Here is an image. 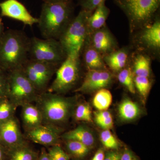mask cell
<instances>
[{"label":"cell","mask_w":160,"mask_h":160,"mask_svg":"<svg viewBox=\"0 0 160 160\" xmlns=\"http://www.w3.org/2000/svg\"><path fill=\"white\" fill-rule=\"evenodd\" d=\"M141 113V109L138 104L128 98L123 100L118 107L119 117L125 122L136 119Z\"/></svg>","instance_id":"19"},{"label":"cell","mask_w":160,"mask_h":160,"mask_svg":"<svg viewBox=\"0 0 160 160\" xmlns=\"http://www.w3.org/2000/svg\"><path fill=\"white\" fill-rule=\"evenodd\" d=\"M21 107L22 121L26 132L42 125V116L37 106L32 103H28Z\"/></svg>","instance_id":"15"},{"label":"cell","mask_w":160,"mask_h":160,"mask_svg":"<svg viewBox=\"0 0 160 160\" xmlns=\"http://www.w3.org/2000/svg\"><path fill=\"white\" fill-rule=\"evenodd\" d=\"M126 14L131 32L151 24L158 12L160 0H114Z\"/></svg>","instance_id":"5"},{"label":"cell","mask_w":160,"mask_h":160,"mask_svg":"<svg viewBox=\"0 0 160 160\" xmlns=\"http://www.w3.org/2000/svg\"><path fill=\"white\" fill-rule=\"evenodd\" d=\"M17 108L9 98L0 102V123L15 116Z\"/></svg>","instance_id":"27"},{"label":"cell","mask_w":160,"mask_h":160,"mask_svg":"<svg viewBox=\"0 0 160 160\" xmlns=\"http://www.w3.org/2000/svg\"><path fill=\"white\" fill-rule=\"evenodd\" d=\"M1 17L10 18L32 27L38 19L32 16L26 7L18 0H5L0 2Z\"/></svg>","instance_id":"11"},{"label":"cell","mask_w":160,"mask_h":160,"mask_svg":"<svg viewBox=\"0 0 160 160\" xmlns=\"http://www.w3.org/2000/svg\"><path fill=\"white\" fill-rule=\"evenodd\" d=\"M37 160H52L49 153L44 148H42L41 152L39 153Z\"/></svg>","instance_id":"38"},{"label":"cell","mask_w":160,"mask_h":160,"mask_svg":"<svg viewBox=\"0 0 160 160\" xmlns=\"http://www.w3.org/2000/svg\"><path fill=\"white\" fill-rule=\"evenodd\" d=\"M65 141L67 153L69 155V157H71L77 160L83 159L90 152L91 149L82 143L73 140Z\"/></svg>","instance_id":"23"},{"label":"cell","mask_w":160,"mask_h":160,"mask_svg":"<svg viewBox=\"0 0 160 160\" xmlns=\"http://www.w3.org/2000/svg\"><path fill=\"white\" fill-rule=\"evenodd\" d=\"M105 150L103 148H100L96 152L91 160H104L105 156Z\"/></svg>","instance_id":"37"},{"label":"cell","mask_w":160,"mask_h":160,"mask_svg":"<svg viewBox=\"0 0 160 160\" xmlns=\"http://www.w3.org/2000/svg\"><path fill=\"white\" fill-rule=\"evenodd\" d=\"M9 160H37L39 153L27 144L8 150Z\"/></svg>","instance_id":"22"},{"label":"cell","mask_w":160,"mask_h":160,"mask_svg":"<svg viewBox=\"0 0 160 160\" xmlns=\"http://www.w3.org/2000/svg\"><path fill=\"white\" fill-rule=\"evenodd\" d=\"M135 89H137L140 94L146 98L151 88V83L149 78L144 77L135 76L134 78Z\"/></svg>","instance_id":"31"},{"label":"cell","mask_w":160,"mask_h":160,"mask_svg":"<svg viewBox=\"0 0 160 160\" xmlns=\"http://www.w3.org/2000/svg\"><path fill=\"white\" fill-rule=\"evenodd\" d=\"M122 153L116 150H109L105 153L104 160H120Z\"/></svg>","instance_id":"36"},{"label":"cell","mask_w":160,"mask_h":160,"mask_svg":"<svg viewBox=\"0 0 160 160\" xmlns=\"http://www.w3.org/2000/svg\"><path fill=\"white\" fill-rule=\"evenodd\" d=\"M140 40L148 48L159 50L160 48V21L157 15L155 21L143 28Z\"/></svg>","instance_id":"16"},{"label":"cell","mask_w":160,"mask_h":160,"mask_svg":"<svg viewBox=\"0 0 160 160\" xmlns=\"http://www.w3.org/2000/svg\"><path fill=\"white\" fill-rule=\"evenodd\" d=\"M5 31H4V24L2 22V17L0 15V38L2 36Z\"/></svg>","instance_id":"40"},{"label":"cell","mask_w":160,"mask_h":160,"mask_svg":"<svg viewBox=\"0 0 160 160\" xmlns=\"http://www.w3.org/2000/svg\"><path fill=\"white\" fill-rule=\"evenodd\" d=\"M61 128L49 125H41L27 132V137L34 143L46 146L59 145Z\"/></svg>","instance_id":"13"},{"label":"cell","mask_w":160,"mask_h":160,"mask_svg":"<svg viewBox=\"0 0 160 160\" xmlns=\"http://www.w3.org/2000/svg\"><path fill=\"white\" fill-rule=\"evenodd\" d=\"M60 65L29 59L22 67L24 73L39 93L47 89Z\"/></svg>","instance_id":"9"},{"label":"cell","mask_w":160,"mask_h":160,"mask_svg":"<svg viewBox=\"0 0 160 160\" xmlns=\"http://www.w3.org/2000/svg\"><path fill=\"white\" fill-rule=\"evenodd\" d=\"M106 0H80L79 4L82 9L93 11L99 5Z\"/></svg>","instance_id":"34"},{"label":"cell","mask_w":160,"mask_h":160,"mask_svg":"<svg viewBox=\"0 0 160 160\" xmlns=\"http://www.w3.org/2000/svg\"><path fill=\"white\" fill-rule=\"evenodd\" d=\"M27 144L15 116L0 123V145L9 150Z\"/></svg>","instance_id":"10"},{"label":"cell","mask_w":160,"mask_h":160,"mask_svg":"<svg viewBox=\"0 0 160 160\" xmlns=\"http://www.w3.org/2000/svg\"><path fill=\"white\" fill-rule=\"evenodd\" d=\"M112 102V95L109 90L104 88L98 90L93 98L92 103L98 111L107 110Z\"/></svg>","instance_id":"25"},{"label":"cell","mask_w":160,"mask_h":160,"mask_svg":"<svg viewBox=\"0 0 160 160\" xmlns=\"http://www.w3.org/2000/svg\"><path fill=\"white\" fill-rule=\"evenodd\" d=\"M67 57L59 40L54 38H30V59L60 65Z\"/></svg>","instance_id":"8"},{"label":"cell","mask_w":160,"mask_h":160,"mask_svg":"<svg viewBox=\"0 0 160 160\" xmlns=\"http://www.w3.org/2000/svg\"><path fill=\"white\" fill-rule=\"evenodd\" d=\"M94 115L96 122L103 129H110L113 127V119L109 111H98L95 112Z\"/></svg>","instance_id":"29"},{"label":"cell","mask_w":160,"mask_h":160,"mask_svg":"<svg viewBox=\"0 0 160 160\" xmlns=\"http://www.w3.org/2000/svg\"><path fill=\"white\" fill-rule=\"evenodd\" d=\"M0 160H9L8 149L0 145Z\"/></svg>","instance_id":"39"},{"label":"cell","mask_w":160,"mask_h":160,"mask_svg":"<svg viewBox=\"0 0 160 160\" xmlns=\"http://www.w3.org/2000/svg\"><path fill=\"white\" fill-rule=\"evenodd\" d=\"M150 70V58L144 54L138 55L134 59L132 71L135 76L149 78Z\"/></svg>","instance_id":"24"},{"label":"cell","mask_w":160,"mask_h":160,"mask_svg":"<svg viewBox=\"0 0 160 160\" xmlns=\"http://www.w3.org/2000/svg\"><path fill=\"white\" fill-rule=\"evenodd\" d=\"M109 13L110 10L106 6L105 2L100 3L90 14L87 20L88 36L93 32L105 26Z\"/></svg>","instance_id":"17"},{"label":"cell","mask_w":160,"mask_h":160,"mask_svg":"<svg viewBox=\"0 0 160 160\" xmlns=\"http://www.w3.org/2000/svg\"><path fill=\"white\" fill-rule=\"evenodd\" d=\"M93 11L82 9L59 39L66 55L80 57L88 37L87 20Z\"/></svg>","instance_id":"4"},{"label":"cell","mask_w":160,"mask_h":160,"mask_svg":"<svg viewBox=\"0 0 160 160\" xmlns=\"http://www.w3.org/2000/svg\"><path fill=\"white\" fill-rule=\"evenodd\" d=\"M48 152L52 160H70L69 155L59 145L49 147Z\"/></svg>","instance_id":"32"},{"label":"cell","mask_w":160,"mask_h":160,"mask_svg":"<svg viewBox=\"0 0 160 160\" xmlns=\"http://www.w3.org/2000/svg\"><path fill=\"white\" fill-rule=\"evenodd\" d=\"M112 82V75L107 69L89 70L82 85L75 92L88 93L106 88Z\"/></svg>","instance_id":"12"},{"label":"cell","mask_w":160,"mask_h":160,"mask_svg":"<svg viewBox=\"0 0 160 160\" xmlns=\"http://www.w3.org/2000/svg\"><path fill=\"white\" fill-rule=\"evenodd\" d=\"M8 72L0 68V102L8 98Z\"/></svg>","instance_id":"33"},{"label":"cell","mask_w":160,"mask_h":160,"mask_svg":"<svg viewBox=\"0 0 160 160\" xmlns=\"http://www.w3.org/2000/svg\"><path fill=\"white\" fill-rule=\"evenodd\" d=\"M83 59L89 70L106 69V64L102 54L92 46L86 47Z\"/></svg>","instance_id":"21"},{"label":"cell","mask_w":160,"mask_h":160,"mask_svg":"<svg viewBox=\"0 0 160 160\" xmlns=\"http://www.w3.org/2000/svg\"><path fill=\"white\" fill-rule=\"evenodd\" d=\"M80 57L67 56L56 72L55 78L48 91L58 94L70 91L76 85L80 78Z\"/></svg>","instance_id":"7"},{"label":"cell","mask_w":160,"mask_h":160,"mask_svg":"<svg viewBox=\"0 0 160 160\" xmlns=\"http://www.w3.org/2000/svg\"><path fill=\"white\" fill-rule=\"evenodd\" d=\"M120 160H138V159L131 150L126 148L121 154Z\"/></svg>","instance_id":"35"},{"label":"cell","mask_w":160,"mask_h":160,"mask_svg":"<svg viewBox=\"0 0 160 160\" xmlns=\"http://www.w3.org/2000/svg\"><path fill=\"white\" fill-rule=\"evenodd\" d=\"M119 82L132 93H135L133 72L130 67L124 68L119 71L118 76Z\"/></svg>","instance_id":"26"},{"label":"cell","mask_w":160,"mask_h":160,"mask_svg":"<svg viewBox=\"0 0 160 160\" xmlns=\"http://www.w3.org/2000/svg\"><path fill=\"white\" fill-rule=\"evenodd\" d=\"M65 141L73 140L82 143L90 149L94 147L95 138L93 133L87 127L79 126L75 129L65 132L61 136Z\"/></svg>","instance_id":"18"},{"label":"cell","mask_w":160,"mask_h":160,"mask_svg":"<svg viewBox=\"0 0 160 160\" xmlns=\"http://www.w3.org/2000/svg\"><path fill=\"white\" fill-rule=\"evenodd\" d=\"M91 34V46L101 54L105 56L116 50L117 42L115 38L105 26Z\"/></svg>","instance_id":"14"},{"label":"cell","mask_w":160,"mask_h":160,"mask_svg":"<svg viewBox=\"0 0 160 160\" xmlns=\"http://www.w3.org/2000/svg\"><path fill=\"white\" fill-rule=\"evenodd\" d=\"M128 59V51L126 49L115 50L103 58L105 64L114 71H120L125 68Z\"/></svg>","instance_id":"20"},{"label":"cell","mask_w":160,"mask_h":160,"mask_svg":"<svg viewBox=\"0 0 160 160\" xmlns=\"http://www.w3.org/2000/svg\"><path fill=\"white\" fill-rule=\"evenodd\" d=\"M8 98L17 107L35 102L39 93L23 71L18 68L8 72Z\"/></svg>","instance_id":"6"},{"label":"cell","mask_w":160,"mask_h":160,"mask_svg":"<svg viewBox=\"0 0 160 160\" xmlns=\"http://www.w3.org/2000/svg\"><path fill=\"white\" fill-rule=\"evenodd\" d=\"M35 102L42 113L43 124L58 128L69 121L76 105L74 98L48 91L40 93Z\"/></svg>","instance_id":"3"},{"label":"cell","mask_w":160,"mask_h":160,"mask_svg":"<svg viewBox=\"0 0 160 160\" xmlns=\"http://www.w3.org/2000/svg\"><path fill=\"white\" fill-rule=\"evenodd\" d=\"M30 38L21 30L9 29L0 38V68L7 72L21 68L29 59Z\"/></svg>","instance_id":"1"},{"label":"cell","mask_w":160,"mask_h":160,"mask_svg":"<svg viewBox=\"0 0 160 160\" xmlns=\"http://www.w3.org/2000/svg\"><path fill=\"white\" fill-rule=\"evenodd\" d=\"M73 12L71 1L44 2L38 23L43 37L58 40L73 18Z\"/></svg>","instance_id":"2"},{"label":"cell","mask_w":160,"mask_h":160,"mask_svg":"<svg viewBox=\"0 0 160 160\" xmlns=\"http://www.w3.org/2000/svg\"><path fill=\"white\" fill-rule=\"evenodd\" d=\"M44 2H65L71 1V0H43Z\"/></svg>","instance_id":"41"},{"label":"cell","mask_w":160,"mask_h":160,"mask_svg":"<svg viewBox=\"0 0 160 160\" xmlns=\"http://www.w3.org/2000/svg\"><path fill=\"white\" fill-rule=\"evenodd\" d=\"M100 139L103 146L110 150H118L120 143L109 129H104L100 134Z\"/></svg>","instance_id":"30"},{"label":"cell","mask_w":160,"mask_h":160,"mask_svg":"<svg viewBox=\"0 0 160 160\" xmlns=\"http://www.w3.org/2000/svg\"><path fill=\"white\" fill-rule=\"evenodd\" d=\"M72 115L77 121L91 122L92 121L91 109L86 103L76 105Z\"/></svg>","instance_id":"28"}]
</instances>
